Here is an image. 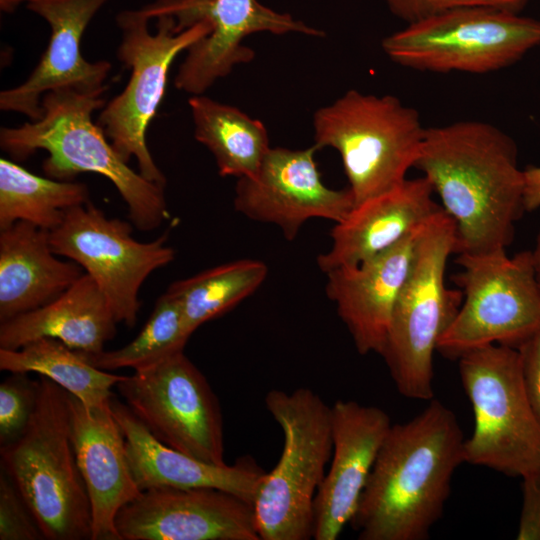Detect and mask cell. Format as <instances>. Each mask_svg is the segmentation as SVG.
Wrapping results in <instances>:
<instances>
[{
	"label": "cell",
	"mask_w": 540,
	"mask_h": 540,
	"mask_svg": "<svg viewBox=\"0 0 540 540\" xmlns=\"http://www.w3.org/2000/svg\"><path fill=\"white\" fill-rule=\"evenodd\" d=\"M87 202L89 190L84 183L38 176L0 159V229L24 221L52 231L68 209Z\"/></svg>",
	"instance_id": "4316f807"
},
{
	"label": "cell",
	"mask_w": 540,
	"mask_h": 540,
	"mask_svg": "<svg viewBox=\"0 0 540 540\" xmlns=\"http://www.w3.org/2000/svg\"><path fill=\"white\" fill-rule=\"evenodd\" d=\"M190 336L178 301L165 292L157 299L149 319L130 343L111 351L78 352L98 369L132 368L135 371L183 351Z\"/></svg>",
	"instance_id": "f1b7e54d"
},
{
	"label": "cell",
	"mask_w": 540,
	"mask_h": 540,
	"mask_svg": "<svg viewBox=\"0 0 540 540\" xmlns=\"http://www.w3.org/2000/svg\"><path fill=\"white\" fill-rule=\"evenodd\" d=\"M318 148H270L257 172L239 178L234 208L251 220L278 226L287 240H294L312 218L342 221L354 207L349 188L324 185L314 154Z\"/></svg>",
	"instance_id": "9a60e30c"
},
{
	"label": "cell",
	"mask_w": 540,
	"mask_h": 540,
	"mask_svg": "<svg viewBox=\"0 0 540 540\" xmlns=\"http://www.w3.org/2000/svg\"><path fill=\"white\" fill-rule=\"evenodd\" d=\"M11 478L44 538L92 537L91 507L71 438L68 392L39 376V397L25 432L0 447Z\"/></svg>",
	"instance_id": "277c9868"
},
{
	"label": "cell",
	"mask_w": 540,
	"mask_h": 540,
	"mask_svg": "<svg viewBox=\"0 0 540 540\" xmlns=\"http://www.w3.org/2000/svg\"><path fill=\"white\" fill-rule=\"evenodd\" d=\"M68 400L71 438L91 507V540H120L116 516L141 492L129 465L124 435L111 404L88 408L70 393Z\"/></svg>",
	"instance_id": "d6986e66"
},
{
	"label": "cell",
	"mask_w": 540,
	"mask_h": 540,
	"mask_svg": "<svg viewBox=\"0 0 540 540\" xmlns=\"http://www.w3.org/2000/svg\"><path fill=\"white\" fill-rule=\"evenodd\" d=\"M463 433L439 400L413 419L392 424L350 523L359 540H425L441 518Z\"/></svg>",
	"instance_id": "7a4b0ae2"
},
{
	"label": "cell",
	"mask_w": 540,
	"mask_h": 540,
	"mask_svg": "<svg viewBox=\"0 0 540 540\" xmlns=\"http://www.w3.org/2000/svg\"><path fill=\"white\" fill-rule=\"evenodd\" d=\"M45 539L33 514L8 474L0 472V540Z\"/></svg>",
	"instance_id": "4dcf8cb0"
},
{
	"label": "cell",
	"mask_w": 540,
	"mask_h": 540,
	"mask_svg": "<svg viewBox=\"0 0 540 540\" xmlns=\"http://www.w3.org/2000/svg\"><path fill=\"white\" fill-rule=\"evenodd\" d=\"M132 231L130 223L107 217L90 201L68 209L63 222L50 231L53 252L79 264L96 281L117 322L127 327L136 324L144 281L175 258L168 233L140 242Z\"/></svg>",
	"instance_id": "4fadbf2b"
},
{
	"label": "cell",
	"mask_w": 540,
	"mask_h": 540,
	"mask_svg": "<svg viewBox=\"0 0 540 540\" xmlns=\"http://www.w3.org/2000/svg\"><path fill=\"white\" fill-rule=\"evenodd\" d=\"M524 173V207L531 212L540 208V166L529 165Z\"/></svg>",
	"instance_id": "e575fe53"
},
{
	"label": "cell",
	"mask_w": 540,
	"mask_h": 540,
	"mask_svg": "<svg viewBox=\"0 0 540 540\" xmlns=\"http://www.w3.org/2000/svg\"><path fill=\"white\" fill-rule=\"evenodd\" d=\"M112 413L125 438L129 465L140 488H215L253 504L265 471L243 457L233 465L201 461L158 441L126 404L111 400Z\"/></svg>",
	"instance_id": "7402d4cb"
},
{
	"label": "cell",
	"mask_w": 540,
	"mask_h": 540,
	"mask_svg": "<svg viewBox=\"0 0 540 540\" xmlns=\"http://www.w3.org/2000/svg\"><path fill=\"white\" fill-rule=\"evenodd\" d=\"M455 249L456 226L442 208L417 232L381 353L397 390L410 399L433 398L434 352L463 301L461 290L445 285L448 258Z\"/></svg>",
	"instance_id": "5b68a950"
},
{
	"label": "cell",
	"mask_w": 540,
	"mask_h": 540,
	"mask_svg": "<svg viewBox=\"0 0 540 540\" xmlns=\"http://www.w3.org/2000/svg\"><path fill=\"white\" fill-rule=\"evenodd\" d=\"M265 404L284 441L253 502L257 531L261 540H308L315 495L332 456L331 406L309 388L271 390Z\"/></svg>",
	"instance_id": "52a82bcc"
},
{
	"label": "cell",
	"mask_w": 540,
	"mask_h": 540,
	"mask_svg": "<svg viewBox=\"0 0 540 540\" xmlns=\"http://www.w3.org/2000/svg\"><path fill=\"white\" fill-rule=\"evenodd\" d=\"M0 370L45 376L88 408L110 406L111 389L124 378L92 366L78 351L52 337L35 339L15 350L0 348Z\"/></svg>",
	"instance_id": "484cf974"
},
{
	"label": "cell",
	"mask_w": 540,
	"mask_h": 540,
	"mask_svg": "<svg viewBox=\"0 0 540 540\" xmlns=\"http://www.w3.org/2000/svg\"><path fill=\"white\" fill-rule=\"evenodd\" d=\"M540 46V20L493 7L451 10L407 24L381 47L402 67L433 73L486 74Z\"/></svg>",
	"instance_id": "9c48e42d"
},
{
	"label": "cell",
	"mask_w": 540,
	"mask_h": 540,
	"mask_svg": "<svg viewBox=\"0 0 540 540\" xmlns=\"http://www.w3.org/2000/svg\"><path fill=\"white\" fill-rule=\"evenodd\" d=\"M419 228L358 266L326 273L327 296L336 304L339 317L362 355H381L383 351L395 303L410 270Z\"/></svg>",
	"instance_id": "ffe728a7"
},
{
	"label": "cell",
	"mask_w": 540,
	"mask_h": 540,
	"mask_svg": "<svg viewBox=\"0 0 540 540\" xmlns=\"http://www.w3.org/2000/svg\"><path fill=\"white\" fill-rule=\"evenodd\" d=\"M514 140L478 120L425 129L414 168L424 173L456 226L455 254L506 251L525 211Z\"/></svg>",
	"instance_id": "6da1fadb"
},
{
	"label": "cell",
	"mask_w": 540,
	"mask_h": 540,
	"mask_svg": "<svg viewBox=\"0 0 540 540\" xmlns=\"http://www.w3.org/2000/svg\"><path fill=\"white\" fill-rule=\"evenodd\" d=\"M39 397V379L12 373L0 384V446L16 441L26 430Z\"/></svg>",
	"instance_id": "f546056e"
},
{
	"label": "cell",
	"mask_w": 540,
	"mask_h": 540,
	"mask_svg": "<svg viewBox=\"0 0 540 540\" xmlns=\"http://www.w3.org/2000/svg\"><path fill=\"white\" fill-rule=\"evenodd\" d=\"M523 502L518 540H540V470L522 477Z\"/></svg>",
	"instance_id": "d6a6232c"
},
{
	"label": "cell",
	"mask_w": 540,
	"mask_h": 540,
	"mask_svg": "<svg viewBox=\"0 0 540 540\" xmlns=\"http://www.w3.org/2000/svg\"><path fill=\"white\" fill-rule=\"evenodd\" d=\"M140 9L150 20L161 16L172 18L176 32L199 22L211 26L207 36L186 50L175 77L176 88L193 95L203 94L236 65L254 58V51L242 43L250 34L325 36L323 31L258 0H155Z\"/></svg>",
	"instance_id": "5bb4252c"
},
{
	"label": "cell",
	"mask_w": 540,
	"mask_h": 540,
	"mask_svg": "<svg viewBox=\"0 0 540 540\" xmlns=\"http://www.w3.org/2000/svg\"><path fill=\"white\" fill-rule=\"evenodd\" d=\"M458 359L474 415L464 463L521 478L540 470V422L526 392L519 350L492 344Z\"/></svg>",
	"instance_id": "ba28073f"
},
{
	"label": "cell",
	"mask_w": 540,
	"mask_h": 540,
	"mask_svg": "<svg viewBox=\"0 0 540 540\" xmlns=\"http://www.w3.org/2000/svg\"><path fill=\"white\" fill-rule=\"evenodd\" d=\"M39 0H0V9L4 13L14 12L19 5L26 3L30 4Z\"/></svg>",
	"instance_id": "8d00e7d4"
},
{
	"label": "cell",
	"mask_w": 540,
	"mask_h": 540,
	"mask_svg": "<svg viewBox=\"0 0 540 540\" xmlns=\"http://www.w3.org/2000/svg\"><path fill=\"white\" fill-rule=\"evenodd\" d=\"M116 387L158 441L201 461L226 464L218 399L183 351L135 370Z\"/></svg>",
	"instance_id": "7c38bea8"
},
{
	"label": "cell",
	"mask_w": 540,
	"mask_h": 540,
	"mask_svg": "<svg viewBox=\"0 0 540 540\" xmlns=\"http://www.w3.org/2000/svg\"><path fill=\"white\" fill-rule=\"evenodd\" d=\"M433 194L430 182L422 176L355 205L335 223L331 247L318 256V267L325 274L355 267L390 248L442 209Z\"/></svg>",
	"instance_id": "44dd1931"
},
{
	"label": "cell",
	"mask_w": 540,
	"mask_h": 540,
	"mask_svg": "<svg viewBox=\"0 0 540 540\" xmlns=\"http://www.w3.org/2000/svg\"><path fill=\"white\" fill-rule=\"evenodd\" d=\"M115 526L120 540H261L253 504L215 488L142 490Z\"/></svg>",
	"instance_id": "2e32d148"
},
{
	"label": "cell",
	"mask_w": 540,
	"mask_h": 540,
	"mask_svg": "<svg viewBox=\"0 0 540 540\" xmlns=\"http://www.w3.org/2000/svg\"><path fill=\"white\" fill-rule=\"evenodd\" d=\"M392 424L375 406L338 400L331 406L332 462L313 506V539L336 540L356 511Z\"/></svg>",
	"instance_id": "ac0fdd59"
},
{
	"label": "cell",
	"mask_w": 540,
	"mask_h": 540,
	"mask_svg": "<svg viewBox=\"0 0 540 540\" xmlns=\"http://www.w3.org/2000/svg\"><path fill=\"white\" fill-rule=\"evenodd\" d=\"M110 0H39L27 8L50 27L49 43L29 77L0 92V109L41 117L42 97L50 91L70 88L82 92L105 91L111 63L87 61L80 50L81 38L93 17Z\"/></svg>",
	"instance_id": "e0dca14e"
},
{
	"label": "cell",
	"mask_w": 540,
	"mask_h": 540,
	"mask_svg": "<svg viewBox=\"0 0 540 540\" xmlns=\"http://www.w3.org/2000/svg\"><path fill=\"white\" fill-rule=\"evenodd\" d=\"M457 255L461 271L453 280L463 301L437 351L459 358L492 344L518 348L540 330V291L531 250L512 257L506 251Z\"/></svg>",
	"instance_id": "8fae6325"
},
{
	"label": "cell",
	"mask_w": 540,
	"mask_h": 540,
	"mask_svg": "<svg viewBox=\"0 0 540 540\" xmlns=\"http://www.w3.org/2000/svg\"><path fill=\"white\" fill-rule=\"evenodd\" d=\"M83 274L56 257L50 231L24 221L0 229V323L53 301Z\"/></svg>",
	"instance_id": "603a6c76"
},
{
	"label": "cell",
	"mask_w": 540,
	"mask_h": 540,
	"mask_svg": "<svg viewBox=\"0 0 540 540\" xmlns=\"http://www.w3.org/2000/svg\"><path fill=\"white\" fill-rule=\"evenodd\" d=\"M189 107L195 139L214 156L221 176H253L271 148L264 124L240 109L202 94Z\"/></svg>",
	"instance_id": "d4e9b609"
},
{
	"label": "cell",
	"mask_w": 540,
	"mask_h": 540,
	"mask_svg": "<svg viewBox=\"0 0 540 540\" xmlns=\"http://www.w3.org/2000/svg\"><path fill=\"white\" fill-rule=\"evenodd\" d=\"M531 256L535 280L540 291V227L536 236L534 248L531 250Z\"/></svg>",
	"instance_id": "d590c367"
},
{
	"label": "cell",
	"mask_w": 540,
	"mask_h": 540,
	"mask_svg": "<svg viewBox=\"0 0 540 540\" xmlns=\"http://www.w3.org/2000/svg\"><path fill=\"white\" fill-rule=\"evenodd\" d=\"M103 93L70 88L47 92L39 119L0 129V147L18 161L47 151L42 169L52 179L73 180L86 172L106 177L126 203L131 223L152 231L169 217L165 187L131 169L92 121L93 112L105 106Z\"/></svg>",
	"instance_id": "3957f363"
},
{
	"label": "cell",
	"mask_w": 540,
	"mask_h": 540,
	"mask_svg": "<svg viewBox=\"0 0 540 540\" xmlns=\"http://www.w3.org/2000/svg\"><path fill=\"white\" fill-rule=\"evenodd\" d=\"M390 12L407 24L418 22L451 10L467 7H493L513 13L530 0H384Z\"/></svg>",
	"instance_id": "1f68e13d"
},
{
	"label": "cell",
	"mask_w": 540,
	"mask_h": 540,
	"mask_svg": "<svg viewBox=\"0 0 540 540\" xmlns=\"http://www.w3.org/2000/svg\"><path fill=\"white\" fill-rule=\"evenodd\" d=\"M313 128L318 149L331 147L340 154L355 205L407 179L426 129L418 111L399 98L357 90L319 108Z\"/></svg>",
	"instance_id": "8992f818"
},
{
	"label": "cell",
	"mask_w": 540,
	"mask_h": 540,
	"mask_svg": "<svg viewBox=\"0 0 540 540\" xmlns=\"http://www.w3.org/2000/svg\"><path fill=\"white\" fill-rule=\"evenodd\" d=\"M156 20L157 31L152 33L150 19L141 9L117 14L116 23L121 31L117 57L131 74L124 90L101 109L97 124L126 162L135 157L139 173L165 187L166 177L148 149L146 132L164 97L173 61L207 36L211 26L199 22L176 32L172 18L161 16Z\"/></svg>",
	"instance_id": "30bf717a"
},
{
	"label": "cell",
	"mask_w": 540,
	"mask_h": 540,
	"mask_svg": "<svg viewBox=\"0 0 540 540\" xmlns=\"http://www.w3.org/2000/svg\"><path fill=\"white\" fill-rule=\"evenodd\" d=\"M517 349L521 357L526 392L540 422V330Z\"/></svg>",
	"instance_id": "836d02e7"
},
{
	"label": "cell",
	"mask_w": 540,
	"mask_h": 540,
	"mask_svg": "<svg viewBox=\"0 0 540 540\" xmlns=\"http://www.w3.org/2000/svg\"><path fill=\"white\" fill-rule=\"evenodd\" d=\"M267 266L258 260L225 263L178 280L166 292L179 303L187 331L215 319L251 295L263 283Z\"/></svg>",
	"instance_id": "83f0119b"
},
{
	"label": "cell",
	"mask_w": 540,
	"mask_h": 540,
	"mask_svg": "<svg viewBox=\"0 0 540 540\" xmlns=\"http://www.w3.org/2000/svg\"><path fill=\"white\" fill-rule=\"evenodd\" d=\"M117 323L106 296L84 273L53 301L0 323V348L15 350L52 337L74 350L98 353L116 335Z\"/></svg>",
	"instance_id": "cb8c5ba5"
}]
</instances>
